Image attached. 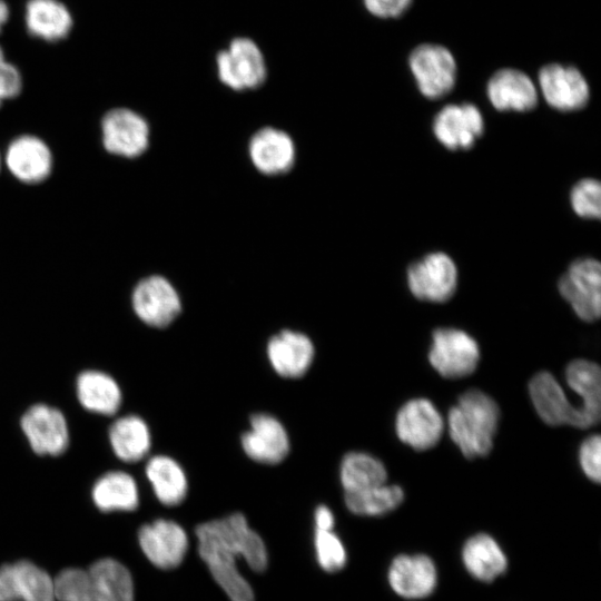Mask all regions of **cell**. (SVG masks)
I'll list each match as a JSON object with an SVG mask.
<instances>
[{"instance_id": "cell-5", "label": "cell", "mask_w": 601, "mask_h": 601, "mask_svg": "<svg viewBox=\"0 0 601 601\" xmlns=\"http://www.w3.org/2000/svg\"><path fill=\"white\" fill-rule=\"evenodd\" d=\"M408 65L424 97L440 99L452 91L456 81V63L445 47L421 43L412 50Z\"/></svg>"}, {"instance_id": "cell-10", "label": "cell", "mask_w": 601, "mask_h": 601, "mask_svg": "<svg viewBox=\"0 0 601 601\" xmlns=\"http://www.w3.org/2000/svg\"><path fill=\"white\" fill-rule=\"evenodd\" d=\"M395 430L404 444L425 451L439 443L444 431V421L431 401L413 398L398 410Z\"/></svg>"}, {"instance_id": "cell-43", "label": "cell", "mask_w": 601, "mask_h": 601, "mask_svg": "<svg viewBox=\"0 0 601 601\" xmlns=\"http://www.w3.org/2000/svg\"><path fill=\"white\" fill-rule=\"evenodd\" d=\"M2 102L0 101V107H1Z\"/></svg>"}, {"instance_id": "cell-37", "label": "cell", "mask_w": 601, "mask_h": 601, "mask_svg": "<svg viewBox=\"0 0 601 601\" xmlns=\"http://www.w3.org/2000/svg\"><path fill=\"white\" fill-rule=\"evenodd\" d=\"M23 87L22 75L18 67L3 59L0 61V101L18 97Z\"/></svg>"}, {"instance_id": "cell-28", "label": "cell", "mask_w": 601, "mask_h": 601, "mask_svg": "<svg viewBox=\"0 0 601 601\" xmlns=\"http://www.w3.org/2000/svg\"><path fill=\"white\" fill-rule=\"evenodd\" d=\"M93 601H134L129 570L114 559H101L88 570Z\"/></svg>"}, {"instance_id": "cell-2", "label": "cell", "mask_w": 601, "mask_h": 601, "mask_svg": "<svg viewBox=\"0 0 601 601\" xmlns=\"http://www.w3.org/2000/svg\"><path fill=\"white\" fill-rule=\"evenodd\" d=\"M499 420L496 402L480 390H469L449 411V433L465 457L485 456L493 447Z\"/></svg>"}, {"instance_id": "cell-9", "label": "cell", "mask_w": 601, "mask_h": 601, "mask_svg": "<svg viewBox=\"0 0 601 601\" xmlns=\"http://www.w3.org/2000/svg\"><path fill=\"white\" fill-rule=\"evenodd\" d=\"M105 149L125 158H136L149 145V125L138 112L117 107L107 111L101 120Z\"/></svg>"}, {"instance_id": "cell-34", "label": "cell", "mask_w": 601, "mask_h": 601, "mask_svg": "<svg viewBox=\"0 0 601 601\" xmlns=\"http://www.w3.org/2000/svg\"><path fill=\"white\" fill-rule=\"evenodd\" d=\"M314 546L317 562L327 572H336L346 563V550L333 530H315Z\"/></svg>"}, {"instance_id": "cell-3", "label": "cell", "mask_w": 601, "mask_h": 601, "mask_svg": "<svg viewBox=\"0 0 601 601\" xmlns=\"http://www.w3.org/2000/svg\"><path fill=\"white\" fill-rule=\"evenodd\" d=\"M559 292L577 316L594 322L601 314V266L590 257L574 260L559 279Z\"/></svg>"}, {"instance_id": "cell-29", "label": "cell", "mask_w": 601, "mask_h": 601, "mask_svg": "<svg viewBox=\"0 0 601 601\" xmlns=\"http://www.w3.org/2000/svg\"><path fill=\"white\" fill-rule=\"evenodd\" d=\"M109 441L116 456L124 462L142 460L151 446V434L147 423L137 415L116 420L109 428Z\"/></svg>"}, {"instance_id": "cell-7", "label": "cell", "mask_w": 601, "mask_h": 601, "mask_svg": "<svg viewBox=\"0 0 601 601\" xmlns=\"http://www.w3.org/2000/svg\"><path fill=\"white\" fill-rule=\"evenodd\" d=\"M407 286L421 300L444 303L457 287L456 265L445 253H431L408 267Z\"/></svg>"}, {"instance_id": "cell-17", "label": "cell", "mask_w": 601, "mask_h": 601, "mask_svg": "<svg viewBox=\"0 0 601 601\" xmlns=\"http://www.w3.org/2000/svg\"><path fill=\"white\" fill-rule=\"evenodd\" d=\"M529 392L533 406L544 423L551 426L566 424L585 428L579 408L570 403L562 386L551 373L535 374L529 384Z\"/></svg>"}, {"instance_id": "cell-16", "label": "cell", "mask_w": 601, "mask_h": 601, "mask_svg": "<svg viewBox=\"0 0 601 601\" xmlns=\"http://www.w3.org/2000/svg\"><path fill=\"white\" fill-rule=\"evenodd\" d=\"M0 601H56L53 580L27 560L4 564L0 568Z\"/></svg>"}, {"instance_id": "cell-11", "label": "cell", "mask_w": 601, "mask_h": 601, "mask_svg": "<svg viewBox=\"0 0 601 601\" xmlns=\"http://www.w3.org/2000/svg\"><path fill=\"white\" fill-rule=\"evenodd\" d=\"M240 444L250 460L268 465L283 462L290 450L285 426L268 413H256L250 416L249 430L242 435Z\"/></svg>"}, {"instance_id": "cell-25", "label": "cell", "mask_w": 601, "mask_h": 601, "mask_svg": "<svg viewBox=\"0 0 601 601\" xmlns=\"http://www.w3.org/2000/svg\"><path fill=\"white\" fill-rule=\"evenodd\" d=\"M146 476L157 500L166 506L184 502L188 492V480L181 465L170 456L155 455L145 467Z\"/></svg>"}, {"instance_id": "cell-13", "label": "cell", "mask_w": 601, "mask_h": 601, "mask_svg": "<svg viewBox=\"0 0 601 601\" xmlns=\"http://www.w3.org/2000/svg\"><path fill=\"white\" fill-rule=\"evenodd\" d=\"M538 78L543 98L556 110L575 111L589 101V85L573 66L548 63L540 69Z\"/></svg>"}, {"instance_id": "cell-19", "label": "cell", "mask_w": 601, "mask_h": 601, "mask_svg": "<svg viewBox=\"0 0 601 601\" xmlns=\"http://www.w3.org/2000/svg\"><path fill=\"white\" fill-rule=\"evenodd\" d=\"M248 154L255 168L268 176L289 171L296 158L290 136L274 127H264L252 136Z\"/></svg>"}, {"instance_id": "cell-21", "label": "cell", "mask_w": 601, "mask_h": 601, "mask_svg": "<svg viewBox=\"0 0 601 601\" xmlns=\"http://www.w3.org/2000/svg\"><path fill=\"white\" fill-rule=\"evenodd\" d=\"M6 165L21 183L33 185L46 180L52 169V155L43 140L23 135L13 139L7 148Z\"/></svg>"}, {"instance_id": "cell-1", "label": "cell", "mask_w": 601, "mask_h": 601, "mask_svg": "<svg viewBox=\"0 0 601 601\" xmlns=\"http://www.w3.org/2000/svg\"><path fill=\"white\" fill-rule=\"evenodd\" d=\"M196 538L200 558L227 597L231 601H254L250 584L238 571L237 559L243 558L252 570L263 572L268 554L246 516L235 512L204 522L196 528Z\"/></svg>"}, {"instance_id": "cell-40", "label": "cell", "mask_w": 601, "mask_h": 601, "mask_svg": "<svg viewBox=\"0 0 601 601\" xmlns=\"http://www.w3.org/2000/svg\"><path fill=\"white\" fill-rule=\"evenodd\" d=\"M10 17V8L6 0H0V32L8 22Z\"/></svg>"}, {"instance_id": "cell-24", "label": "cell", "mask_w": 601, "mask_h": 601, "mask_svg": "<svg viewBox=\"0 0 601 601\" xmlns=\"http://www.w3.org/2000/svg\"><path fill=\"white\" fill-rule=\"evenodd\" d=\"M568 385L581 397L580 412L585 428L600 420L601 371L598 364L588 359L572 361L565 371Z\"/></svg>"}, {"instance_id": "cell-38", "label": "cell", "mask_w": 601, "mask_h": 601, "mask_svg": "<svg viewBox=\"0 0 601 601\" xmlns=\"http://www.w3.org/2000/svg\"><path fill=\"white\" fill-rule=\"evenodd\" d=\"M412 0H363L367 11L378 18H398L410 7Z\"/></svg>"}, {"instance_id": "cell-22", "label": "cell", "mask_w": 601, "mask_h": 601, "mask_svg": "<svg viewBox=\"0 0 601 601\" xmlns=\"http://www.w3.org/2000/svg\"><path fill=\"white\" fill-rule=\"evenodd\" d=\"M492 106L500 111H530L536 107L538 91L528 75L513 68H503L492 75L486 85Z\"/></svg>"}, {"instance_id": "cell-30", "label": "cell", "mask_w": 601, "mask_h": 601, "mask_svg": "<svg viewBox=\"0 0 601 601\" xmlns=\"http://www.w3.org/2000/svg\"><path fill=\"white\" fill-rule=\"evenodd\" d=\"M92 501L102 512L132 511L139 504V490L135 479L124 471H111L93 484Z\"/></svg>"}, {"instance_id": "cell-23", "label": "cell", "mask_w": 601, "mask_h": 601, "mask_svg": "<svg viewBox=\"0 0 601 601\" xmlns=\"http://www.w3.org/2000/svg\"><path fill=\"white\" fill-rule=\"evenodd\" d=\"M23 21L31 37L51 43L66 39L73 28L72 14L60 0H28Z\"/></svg>"}, {"instance_id": "cell-4", "label": "cell", "mask_w": 601, "mask_h": 601, "mask_svg": "<svg viewBox=\"0 0 601 601\" xmlns=\"http://www.w3.org/2000/svg\"><path fill=\"white\" fill-rule=\"evenodd\" d=\"M428 361L443 377H465L477 367L480 347L477 342L462 329L437 328L433 333Z\"/></svg>"}, {"instance_id": "cell-42", "label": "cell", "mask_w": 601, "mask_h": 601, "mask_svg": "<svg viewBox=\"0 0 601 601\" xmlns=\"http://www.w3.org/2000/svg\"><path fill=\"white\" fill-rule=\"evenodd\" d=\"M0 167H1V156H0Z\"/></svg>"}, {"instance_id": "cell-14", "label": "cell", "mask_w": 601, "mask_h": 601, "mask_svg": "<svg viewBox=\"0 0 601 601\" xmlns=\"http://www.w3.org/2000/svg\"><path fill=\"white\" fill-rule=\"evenodd\" d=\"M432 129L445 148L466 150L483 135L484 119L473 104L447 105L434 117Z\"/></svg>"}, {"instance_id": "cell-39", "label": "cell", "mask_w": 601, "mask_h": 601, "mask_svg": "<svg viewBox=\"0 0 601 601\" xmlns=\"http://www.w3.org/2000/svg\"><path fill=\"white\" fill-rule=\"evenodd\" d=\"M315 530H333L335 518L327 505H318L314 514Z\"/></svg>"}, {"instance_id": "cell-31", "label": "cell", "mask_w": 601, "mask_h": 601, "mask_svg": "<svg viewBox=\"0 0 601 601\" xmlns=\"http://www.w3.org/2000/svg\"><path fill=\"white\" fill-rule=\"evenodd\" d=\"M384 464L372 454L352 451L344 455L339 465V481L344 492H356L386 483Z\"/></svg>"}, {"instance_id": "cell-6", "label": "cell", "mask_w": 601, "mask_h": 601, "mask_svg": "<svg viewBox=\"0 0 601 601\" xmlns=\"http://www.w3.org/2000/svg\"><path fill=\"white\" fill-rule=\"evenodd\" d=\"M219 80L234 90L256 89L266 79V63L259 47L249 38H235L216 59Z\"/></svg>"}, {"instance_id": "cell-41", "label": "cell", "mask_w": 601, "mask_h": 601, "mask_svg": "<svg viewBox=\"0 0 601 601\" xmlns=\"http://www.w3.org/2000/svg\"><path fill=\"white\" fill-rule=\"evenodd\" d=\"M3 59H6L4 50H3V48H2L1 45H0V61L3 60Z\"/></svg>"}, {"instance_id": "cell-20", "label": "cell", "mask_w": 601, "mask_h": 601, "mask_svg": "<svg viewBox=\"0 0 601 601\" xmlns=\"http://www.w3.org/2000/svg\"><path fill=\"white\" fill-rule=\"evenodd\" d=\"M437 582L434 562L425 554H400L388 569V583L395 593L405 599L430 595Z\"/></svg>"}, {"instance_id": "cell-33", "label": "cell", "mask_w": 601, "mask_h": 601, "mask_svg": "<svg viewBox=\"0 0 601 601\" xmlns=\"http://www.w3.org/2000/svg\"><path fill=\"white\" fill-rule=\"evenodd\" d=\"M53 592L58 601H93L88 570H62L53 579Z\"/></svg>"}, {"instance_id": "cell-8", "label": "cell", "mask_w": 601, "mask_h": 601, "mask_svg": "<svg viewBox=\"0 0 601 601\" xmlns=\"http://www.w3.org/2000/svg\"><path fill=\"white\" fill-rule=\"evenodd\" d=\"M135 314L146 325L164 328L181 312V299L174 285L160 275L141 279L132 290Z\"/></svg>"}, {"instance_id": "cell-18", "label": "cell", "mask_w": 601, "mask_h": 601, "mask_svg": "<svg viewBox=\"0 0 601 601\" xmlns=\"http://www.w3.org/2000/svg\"><path fill=\"white\" fill-rule=\"evenodd\" d=\"M266 354L270 366L279 376L299 378L312 366L315 347L306 334L284 329L269 338Z\"/></svg>"}, {"instance_id": "cell-32", "label": "cell", "mask_w": 601, "mask_h": 601, "mask_svg": "<svg viewBox=\"0 0 601 601\" xmlns=\"http://www.w3.org/2000/svg\"><path fill=\"white\" fill-rule=\"evenodd\" d=\"M404 500V492L398 485L386 483L356 492H345L347 509L357 515L380 516L395 510Z\"/></svg>"}, {"instance_id": "cell-27", "label": "cell", "mask_w": 601, "mask_h": 601, "mask_svg": "<svg viewBox=\"0 0 601 601\" xmlns=\"http://www.w3.org/2000/svg\"><path fill=\"white\" fill-rule=\"evenodd\" d=\"M80 404L92 413L112 415L121 405V391L117 382L100 371H85L77 378Z\"/></svg>"}, {"instance_id": "cell-36", "label": "cell", "mask_w": 601, "mask_h": 601, "mask_svg": "<svg viewBox=\"0 0 601 601\" xmlns=\"http://www.w3.org/2000/svg\"><path fill=\"white\" fill-rule=\"evenodd\" d=\"M579 463L585 476L592 482L601 480V439L598 434L585 439L579 450Z\"/></svg>"}, {"instance_id": "cell-26", "label": "cell", "mask_w": 601, "mask_h": 601, "mask_svg": "<svg viewBox=\"0 0 601 601\" xmlns=\"http://www.w3.org/2000/svg\"><path fill=\"white\" fill-rule=\"evenodd\" d=\"M462 560L469 573L484 582L493 581L508 566V559L503 550L486 533L475 534L464 543Z\"/></svg>"}, {"instance_id": "cell-12", "label": "cell", "mask_w": 601, "mask_h": 601, "mask_svg": "<svg viewBox=\"0 0 601 601\" xmlns=\"http://www.w3.org/2000/svg\"><path fill=\"white\" fill-rule=\"evenodd\" d=\"M139 545L147 559L157 568L178 566L188 550V536L175 521L158 519L144 524L138 532Z\"/></svg>"}, {"instance_id": "cell-35", "label": "cell", "mask_w": 601, "mask_h": 601, "mask_svg": "<svg viewBox=\"0 0 601 601\" xmlns=\"http://www.w3.org/2000/svg\"><path fill=\"white\" fill-rule=\"evenodd\" d=\"M570 203L573 211L581 218H600L601 185L597 179L584 178L571 189Z\"/></svg>"}, {"instance_id": "cell-15", "label": "cell", "mask_w": 601, "mask_h": 601, "mask_svg": "<svg viewBox=\"0 0 601 601\" xmlns=\"http://www.w3.org/2000/svg\"><path fill=\"white\" fill-rule=\"evenodd\" d=\"M21 428L39 455H60L69 444V432L63 414L49 405L36 404L21 418Z\"/></svg>"}]
</instances>
